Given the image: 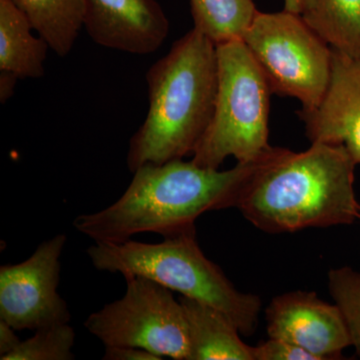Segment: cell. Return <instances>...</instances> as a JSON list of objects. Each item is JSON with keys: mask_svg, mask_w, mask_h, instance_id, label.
<instances>
[{"mask_svg": "<svg viewBox=\"0 0 360 360\" xmlns=\"http://www.w3.org/2000/svg\"><path fill=\"white\" fill-rule=\"evenodd\" d=\"M279 148L224 172L191 160L142 165L120 200L101 212L79 215L73 226L96 243H122L143 232L168 238L194 231L203 213L238 207Z\"/></svg>", "mask_w": 360, "mask_h": 360, "instance_id": "6da1fadb", "label": "cell"}, {"mask_svg": "<svg viewBox=\"0 0 360 360\" xmlns=\"http://www.w3.org/2000/svg\"><path fill=\"white\" fill-rule=\"evenodd\" d=\"M356 165L343 146L311 143L300 153L281 148L238 208L269 233L352 224L360 219Z\"/></svg>", "mask_w": 360, "mask_h": 360, "instance_id": "7a4b0ae2", "label": "cell"}, {"mask_svg": "<svg viewBox=\"0 0 360 360\" xmlns=\"http://www.w3.org/2000/svg\"><path fill=\"white\" fill-rule=\"evenodd\" d=\"M148 111L129 141L127 167L193 155L212 122L219 85L217 45L193 30L146 73Z\"/></svg>", "mask_w": 360, "mask_h": 360, "instance_id": "3957f363", "label": "cell"}, {"mask_svg": "<svg viewBox=\"0 0 360 360\" xmlns=\"http://www.w3.org/2000/svg\"><path fill=\"white\" fill-rule=\"evenodd\" d=\"M87 255L97 270L120 274L124 278L146 277L219 310L241 335H252L257 329L262 300L236 290L219 265L205 257L196 240V229L168 236L160 243L132 239L96 243Z\"/></svg>", "mask_w": 360, "mask_h": 360, "instance_id": "277c9868", "label": "cell"}, {"mask_svg": "<svg viewBox=\"0 0 360 360\" xmlns=\"http://www.w3.org/2000/svg\"><path fill=\"white\" fill-rule=\"evenodd\" d=\"M219 85L212 122L193 153L201 167L219 169L229 156L250 162L269 143L270 96L266 77L243 39L217 45Z\"/></svg>", "mask_w": 360, "mask_h": 360, "instance_id": "5b68a950", "label": "cell"}, {"mask_svg": "<svg viewBox=\"0 0 360 360\" xmlns=\"http://www.w3.org/2000/svg\"><path fill=\"white\" fill-rule=\"evenodd\" d=\"M243 41L272 94L296 99L302 110L319 105L330 78L333 49L300 14L258 11Z\"/></svg>", "mask_w": 360, "mask_h": 360, "instance_id": "8992f818", "label": "cell"}, {"mask_svg": "<svg viewBox=\"0 0 360 360\" xmlns=\"http://www.w3.org/2000/svg\"><path fill=\"white\" fill-rule=\"evenodd\" d=\"M120 300L87 317L84 326L104 347H131L176 360H188V326L180 300L143 276L125 278Z\"/></svg>", "mask_w": 360, "mask_h": 360, "instance_id": "52a82bcc", "label": "cell"}, {"mask_svg": "<svg viewBox=\"0 0 360 360\" xmlns=\"http://www.w3.org/2000/svg\"><path fill=\"white\" fill-rule=\"evenodd\" d=\"M66 239L58 234L25 262L0 267V319L15 330L70 323V309L58 291Z\"/></svg>", "mask_w": 360, "mask_h": 360, "instance_id": "ba28073f", "label": "cell"}, {"mask_svg": "<svg viewBox=\"0 0 360 360\" xmlns=\"http://www.w3.org/2000/svg\"><path fill=\"white\" fill-rule=\"evenodd\" d=\"M265 314L269 338L295 343L319 360L338 359L352 347L338 305L323 302L316 293L293 291L277 296Z\"/></svg>", "mask_w": 360, "mask_h": 360, "instance_id": "9c48e42d", "label": "cell"}, {"mask_svg": "<svg viewBox=\"0 0 360 360\" xmlns=\"http://www.w3.org/2000/svg\"><path fill=\"white\" fill-rule=\"evenodd\" d=\"M84 27L94 44L146 56L167 39L169 21L156 0H84Z\"/></svg>", "mask_w": 360, "mask_h": 360, "instance_id": "30bf717a", "label": "cell"}, {"mask_svg": "<svg viewBox=\"0 0 360 360\" xmlns=\"http://www.w3.org/2000/svg\"><path fill=\"white\" fill-rule=\"evenodd\" d=\"M297 113L311 143L345 146L360 165V58L333 49L330 78L321 103Z\"/></svg>", "mask_w": 360, "mask_h": 360, "instance_id": "8fae6325", "label": "cell"}, {"mask_svg": "<svg viewBox=\"0 0 360 360\" xmlns=\"http://www.w3.org/2000/svg\"><path fill=\"white\" fill-rule=\"evenodd\" d=\"M188 326V360H253L252 347L229 317L191 298L180 297Z\"/></svg>", "mask_w": 360, "mask_h": 360, "instance_id": "7c38bea8", "label": "cell"}, {"mask_svg": "<svg viewBox=\"0 0 360 360\" xmlns=\"http://www.w3.org/2000/svg\"><path fill=\"white\" fill-rule=\"evenodd\" d=\"M33 30L13 1L0 0V70L13 72L20 79L44 77L51 47L44 37L33 35Z\"/></svg>", "mask_w": 360, "mask_h": 360, "instance_id": "4fadbf2b", "label": "cell"}, {"mask_svg": "<svg viewBox=\"0 0 360 360\" xmlns=\"http://www.w3.org/2000/svg\"><path fill=\"white\" fill-rule=\"evenodd\" d=\"M59 58L70 54L84 27V0H11Z\"/></svg>", "mask_w": 360, "mask_h": 360, "instance_id": "5bb4252c", "label": "cell"}, {"mask_svg": "<svg viewBox=\"0 0 360 360\" xmlns=\"http://www.w3.org/2000/svg\"><path fill=\"white\" fill-rule=\"evenodd\" d=\"M302 16L333 51L360 58V0H312Z\"/></svg>", "mask_w": 360, "mask_h": 360, "instance_id": "9a60e30c", "label": "cell"}, {"mask_svg": "<svg viewBox=\"0 0 360 360\" xmlns=\"http://www.w3.org/2000/svg\"><path fill=\"white\" fill-rule=\"evenodd\" d=\"M194 30L219 45L243 39L257 13L253 0H189Z\"/></svg>", "mask_w": 360, "mask_h": 360, "instance_id": "2e32d148", "label": "cell"}, {"mask_svg": "<svg viewBox=\"0 0 360 360\" xmlns=\"http://www.w3.org/2000/svg\"><path fill=\"white\" fill-rule=\"evenodd\" d=\"M37 333L1 360H72L75 333L70 323L37 329Z\"/></svg>", "mask_w": 360, "mask_h": 360, "instance_id": "e0dca14e", "label": "cell"}, {"mask_svg": "<svg viewBox=\"0 0 360 360\" xmlns=\"http://www.w3.org/2000/svg\"><path fill=\"white\" fill-rule=\"evenodd\" d=\"M328 288L347 323L352 347L360 357V271L350 267L331 269Z\"/></svg>", "mask_w": 360, "mask_h": 360, "instance_id": "ac0fdd59", "label": "cell"}, {"mask_svg": "<svg viewBox=\"0 0 360 360\" xmlns=\"http://www.w3.org/2000/svg\"><path fill=\"white\" fill-rule=\"evenodd\" d=\"M252 354L253 360H319L295 343L271 338L252 347Z\"/></svg>", "mask_w": 360, "mask_h": 360, "instance_id": "d6986e66", "label": "cell"}, {"mask_svg": "<svg viewBox=\"0 0 360 360\" xmlns=\"http://www.w3.org/2000/svg\"><path fill=\"white\" fill-rule=\"evenodd\" d=\"M103 360H162L163 357L148 350L131 347H105Z\"/></svg>", "mask_w": 360, "mask_h": 360, "instance_id": "ffe728a7", "label": "cell"}, {"mask_svg": "<svg viewBox=\"0 0 360 360\" xmlns=\"http://www.w3.org/2000/svg\"><path fill=\"white\" fill-rule=\"evenodd\" d=\"M15 329L0 319V359L13 352L20 345V340Z\"/></svg>", "mask_w": 360, "mask_h": 360, "instance_id": "44dd1931", "label": "cell"}, {"mask_svg": "<svg viewBox=\"0 0 360 360\" xmlns=\"http://www.w3.org/2000/svg\"><path fill=\"white\" fill-rule=\"evenodd\" d=\"M20 79L9 71L0 70V101L6 104L13 97L15 85Z\"/></svg>", "mask_w": 360, "mask_h": 360, "instance_id": "7402d4cb", "label": "cell"}, {"mask_svg": "<svg viewBox=\"0 0 360 360\" xmlns=\"http://www.w3.org/2000/svg\"><path fill=\"white\" fill-rule=\"evenodd\" d=\"M283 4L285 11L302 15L311 6L312 0H283Z\"/></svg>", "mask_w": 360, "mask_h": 360, "instance_id": "603a6c76", "label": "cell"}]
</instances>
